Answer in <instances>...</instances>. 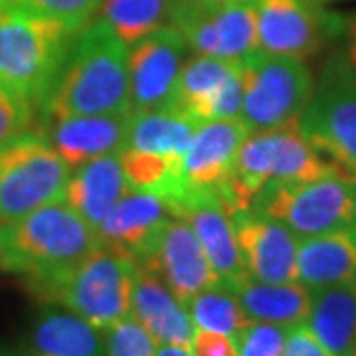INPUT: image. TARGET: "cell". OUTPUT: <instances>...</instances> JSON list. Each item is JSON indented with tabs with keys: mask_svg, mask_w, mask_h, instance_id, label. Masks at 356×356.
<instances>
[{
	"mask_svg": "<svg viewBox=\"0 0 356 356\" xmlns=\"http://www.w3.org/2000/svg\"><path fill=\"white\" fill-rule=\"evenodd\" d=\"M131 113L72 115L44 121L40 135L64 159L70 168L121 153L127 147Z\"/></svg>",
	"mask_w": 356,
	"mask_h": 356,
	"instance_id": "e0dca14e",
	"label": "cell"
},
{
	"mask_svg": "<svg viewBox=\"0 0 356 356\" xmlns=\"http://www.w3.org/2000/svg\"><path fill=\"white\" fill-rule=\"evenodd\" d=\"M127 54V44L102 18L83 26L54 88L40 105L42 121L131 113Z\"/></svg>",
	"mask_w": 356,
	"mask_h": 356,
	"instance_id": "6da1fadb",
	"label": "cell"
},
{
	"mask_svg": "<svg viewBox=\"0 0 356 356\" xmlns=\"http://www.w3.org/2000/svg\"><path fill=\"white\" fill-rule=\"evenodd\" d=\"M16 356H26V355H16Z\"/></svg>",
	"mask_w": 356,
	"mask_h": 356,
	"instance_id": "60d3db41",
	"label": "cell"
},
{
	"mask_svg": "<svg viewBox=\"0 0 356 356\" xmlns=\"http://www.w3.org/2000/svg\"><path fill=\"white\" fill-rule=\"evenodd\" d=\"M317 2H321V4H325V2H332V0H317Z\"/></svg>",
	"mask_w": 356,
	"mask_h": 356,
	"instance_id": "74e56055",
	"label": "cell"
},
{
	"mask_svg": "<svg viewBox=\"0 0 356 356\" xmlns=\"http://www.w3.org/2000/svg\"><path fill=\"white\" fill-rule=\"evenodd\" d=\"M175 0H103L102 20L127 46L165 26Z\"/></svg>",
	"mask_w": 356,
	"mask_h": 356,
	"instance_id": "4316f807",
	"label": "cell"
},
{
	"mask_svg": "<svg viewBox=\"0 0 356 356\" xmlns=\"http://www.w3.org/2000/svg\"><path fill=\"white\" fill-rule=\"evenodd\" d=\"M135 269V261L99 245L36 299L46 305L64 307L95 329L107 331L115 323L131 317Z\"/></svg>",
	"mask_w": 356,
	"mask_h": 356,
	"instance_id": "277c9868",
	"label": "cell"
},
{
	"mask_svg": "<svg viewBox=\"0 0 356 356\" xmlns=\"http://www.w3.org/2000/svg\"><path fill=\"white\" fill-rule=\"evenodd\" d=\"M254 212L280 220L299 240L356 226V182L343 175L267 184L255 198Z\"/></svg>",
	"mask_w": 356,
	"mask_h": 356,
	"instance_id": "8992f818",
	"label": "cell"
},
{
	"mask_svg": "<svg viewBox=\"0 0 356 356\" xmlns=\"http://www.w3.org/2000/svg\"><path fill=\"white\" fill-rule=\"evenodd\" d=\"M353 285H355V289H356V280H355V283H353Z\"/></svg>",
	"mask_w": 356,
	"mask_h": 356,
	"instance_id": "f35d334b",
	"label": "cell"
},
{
	"mask_svg": "<svg viewBox=\"0 0 356 356\" xmlns=\"http://www.w3.org/2000/svg\"><path fill=\"white\" fill-rule=\"evenodd\" d=\"M72 168L40 133H24L0 149V229L62 200Z\"/></svg>",
	"mask_w": 356,
	"mask_h": 356,
	"instance_id": "52a82bcc",
	"label": "cell"
},
{
	"mask_svg": "<svg viewBox=\"0 0 356 356\" xmlns=\"http://www.w3.org/2000/svg\"><path fill=\"white\" fill-rule=\"evenodd\" d=\"M97 248L95 229L70 204L56 200L0 229V269L38 297Z\"/></svg>",
	"mask_w": 356,
	"mask_h": 356,
	"instance_id": "7a4b0ae2",
	"label": "cell"
},
{
	"mask_svg": "<svg viewBox=\"0 0 356 356\" xmlns=\"http://www.w3.org/2000/svg\"><path fill=\"white\" fill-rule=\"evenodd\" d=\"M313 74L303 60L255 51L242 62V121L250 131L299 121L313 93Z\"/></svg>",
	"mask_w": 356,
	"mask_h": 356,
	"instance_id": "ba28073f",
	"label": "cell"
},
{
	"mask_svg": "<svg viewBox=\"0 0 356 356\" xmlns=\"http://www.w3.org/2000/svg\"><path fill=\"white\" fill-rule=\"evenodd\" d=\"M168 20L196 56L242 64L259 51L255 0H175Z\"/></svg>",
	"mask_w": 356,
	"mask_h": 356,
	"instance_id": "9c48e42d",
	"label": "cell"
},
{
	"mask_svg": "<svg viewBox=\"0 0 356 356\" xmlns=\"http://www.w3.org/2000/svg\"><path fill=\"white\" fill-rule=\"evenodd\" d=\"M105 356H156V341L137 318L127 317L105 331Z\"/></svg>",
	"mask_w": 356,
	"mask_h": 356,
	"instance_id": "4dcf8cb0",
	"label": "cell"
},
{
	"mask_svg": "<svg viewBox=\"0 0 356 356\" xmlns=\"http://www.w3.org/2000/svg\"><path fill=\"white\" fill-rule=\"evenodd\" d=\"M344 20L317 0H255L257 50L305 62L343 36Z\"/></svg>",
	"mask_w": 356,
	"mask_h": 356,
	"instance_id": "30bf717a",
	"label": "cell"
},
{
	"mask_svg": "<svg viewBox=\"0 0 356 356\" xmlns=\"http://www.w3.org/2000/svg\"><path fill=\"white\" fill-rule=\"evenodd\" d=\"M170 214L191 224L220 283L234 289L248 277L236 238L234 212L216 191L182 194L170 204Z\"/></svg>",
	"mask_w": 356,
	"mask_h": 356,
	"instance_id": "5bb4252c",
	"label": "cell"
},
{
	"mask_svg": "<svg viewBox=\"0 0 356 356\" xmlns=\"http://www.w3.org/2000/svg\"><path fill=\"white\" fill-rule=\"evenodd\" d=\"M242 97V64L196 56L182 65L168 107L206 123L240 117Z\"/></svg>",
	"mask_w": 356,
	"mask_h": 356,
	"instance_id": "7c38bea8",
	"label": "cell"
},
{
	"mask_svg": "<svg viewBox=\"0 0 356 356\" xmlns=\"http://www.w3.org/2000/svg\"><path fill=\"white\" fill-rule=\"evenodd\" d=\"M192 356H238L234 341L220 334V332H210L196 329L192 337Z\"/></svg>",
	"mask_w": 356,
	"mask_h": 356,
	"instance_id": "836d02e7",
	"label": "cell"
},
{
	"mask_svg": "<svg viewBox=\"0 0 356 356\" xmlns=\"http://www.w3.org/2000/svg\"><path fill=\"white\" fill-rule=\"evenodd\" d=\"M355 182H356V180H355Z\"/></svg>",
	"mask_w": 356,
	"mask_h": 356,
	"instance_id": "b9f144b4",
	"label": "cell"
},
{
	"mask_svg": "<svg viewBox=\"0 0 356 356\" xmlns=\"http://www.w3.org/2000/svg\"><path fill=\"white\" fill-rule=\"evenodd\" d=\"M283 356H334L331 355L307 325H297L287 332Z\"/></svg>",
	"mask_w": 356,
	"mask_h": 356,
	"instance_id": "d6a6232c",
	"label": "cell"
},
{
	"mask_svg": "<svg viewBox=\"0 0 356 356\" xmlns=\"http://www.w3.org/2000/svg\"><path fill=\"white\" fill-rule=\"evenodd\" d=\"M26 356H105V337L67 309L48 307L26 337Z\"/></svg>",
	"mask_w": 356,
	"mask_h": 356,
	"instance_id": "7402d4cb",
	"label": "cell"
},
{
	"mask_svg": "<svg viewBox=\"0 0 356 356\" xmlns=\"http://www.w3.org/2000/svg\"><path fill=\"white\" fill-rule=\"evenodd\" d=\"M240 305L252 321H264L293 329L305 325L311 311L313 293L299 281L287 283H266V281L245 280L234 287Z\"/></svg>",
	"mask_w": 356,
	"mask_h": 356,
	"instance_id": "603a6c76",
	"label": "cell"
},
{
	"mask_svg": "<svg viewBox=\"0 0 356 356\" xmlns=\"http://www.w3.org/2000/svg\"><path fill=\"white\" fill-rule=\"evenodd\" d=\"M287 332L289 329L281 325L250 318V323L236 332L232 341L238 356H283Z\"/></svg>",
	"mask_w": 356,
	"mask_h": 356,
	"instance_id": "f546056e",
	"label": "cell"
},
{
	"mask_svg": "<svg viewBox=\"0 0 356 356\" xmlns=\"http://www.w3.org/2000/svg\"><path fill=\"white\" fill-rule=\"evenodd\" d=\"M65 182L62 200L70 204L93 229L115 208L123 196L133 191L125 170L119 161V153L105 154L72 168Z\"/></svg>",
	"mask_w": 356,
	"mask_h": 356,
	"instance_id": "ffe728a7",
	"label": "cell"
},
{
	"mask_svg": "<svg viewBox=\"0 0 356 356\" xmlns=\"http://www.w3.org/2000/svg\"><path fill=\"white\" fill-rule=\"evenodd\" d=\"M356 280V226L299 242L297 281L307 289L353 285Z\"/></svg>",
	"mask_w": 356,
	"mask_h": 356,
	"instance_id": "44dd1931",
	"label": "cell"
},
{
	"mask_svg": "<svg viewBox=\"0 0 356 356\" xmlns=\"http://www.w3.org/2000/svg\"><path fill=\"white\" fill-rule=\"evenodd\" d=\"M248 135L250 127L243 123L242 117L200 123L186 153L182 154L180 194L175 200L186 192L220 191Z\"/></svg>",
	"mask_w": 356,
	"mask_h": 356,
	"instance_id": "9a60e30c",
	"label": "cell"
},
{
	"mask_svg": "<svg viewBox=\"0 0 356 356\" xmlns=\"http://www.w3.org/2000/svg\"><path fill=\"white\" fill-rule=\"evenodd\" d=\"M198 125V121L172 107L131 111L127 147L149 153L182 156Z\"/></svg>",
	"mask_w": 356,
	"mask_h": 356,
	"instance_id": "d4e9b609",
	"label": "cell"
},
{
	"mask_svg": "<svg viewBox=\"0 0 356 356\" xmlns=\"http://www.w3.org/2000/svg\"><path fill=\"white\" fill-rule=\"evenodd\" d=\"M184 307L196 329L220 332L229 339L250 323V317L240 305L236 291L224 283H216L196 293Z\"/></svg>",
	"mask_w": 356,
	"mask_h": 356,
	"instance_id": "83f0119b",
	"label": "cell"
},
{
	"mask_svg": "<svg viewBox=\"0 0 356 356\" xmlns=\"http://www.w3.org/2000/svg\"><path fill=\"white\" fill-rule=\"evenodd\" d=\"M133 191L156 192L170 204L180 194V161L177 154H161L125 147L119 153Z\"/></svg>",
	"mask_w": 356,
	"mask_h": 356,
	"instance_id": "484cf974",
	"label": "cell"
},
{
	"mask_svg": "<svg viewBox=\"0 0 356 356\" xmlns=\"http://www.w3.org/2000/svg\"><path fill=\"white\" fill-rule=\"evenodd\" d=\"M156 356H192V350L177 344H159Z\"/></svg>",
	"mask_w": 356,
	"mask_h": 356,
	"instance_id": "d590c367",
	"label": "cell"
},
{
	"mask_svg": "<svg viewBox=\"0 0 356 356\" xmlns=\"http://www.w3.org/2000/svg\"><path fill=\"white\" fill-rule=\"evenodd\" d=\"M299 129L343 177L356 180V72L344 54L321 67Z\"/></svg>",
	"mask_w": 356,
	"mask_h": 356,
	"instance_id": "5b68a950",
	"label": "cell"
},
{
	"mask_svg": "<svg viewBox=\"0 0 356 356\" xmlns=\"http://www.w3.org/2000/svg\"><path fill=\"white\" fill-rule=\"evenodd\" d=\"M76 34L64 24L8 4L0 10V89L36 109L48 97Z\"/></svg>",
	"mask_w": 356,
	"mask_h": 356,
	"instance_id": "3957f363",
	"label": "cell"
},
{
	"mask_svg": "<svg viewBox=\"0 0 356 356\" xmlns=\"http://www.w3.org/2000/svg\"><path fill=\"white\" fill-rule=\"evenodd\" d=\"M137 266L153 271L182 305L220 283L191 224L177 216L161 226Z\"/></svg>",
	"mask_w": 356,
	"mask_h": 356,
	"instance_id": "8fae6325",
	"label": "cell"
},
{
	"mask_svg": "<svg viewBox=\"0 0 356 356\" xmlns=\"http://www.w3.org/2000/svg\"><path fill=\"white\" fill-rule=\"evenodd\" d=\"M311 293L307 327L331 355L350 356L356 353L355 285H339Z\"/></svg>",
	"mask_w": 356,
	"mask_h": 356,
	"instance_id": "cb8c5ba5",
	"label": "cell"
},
{
	"mask_svg": "<svg viewBox=\"0 0 356 356\" xmlns=\"http://www.w3.org/2000/svg\"><path fill=\"white\" fill-rule=\"evenodd\" d=\"M10 4V0H0V10L4 8V6H8Z\"/></svg>",
	"mask_w": 356,
	"mask_h": 356,
	"instance_id": "8d00e7d4",
	"label": "cell"
},
{
	"mask_svg": "<svg viewBox=\"0 0 356 356\" xmlns=\"http://www.w3.org/2000/svg\"><path fill=\"white\" fill-rule=\"evenodd\" d=\"M36 111L30 102L0 89V149L30 131Z\"/></svg>",
	"mask_w": 356,
	"mask_h": 356,
	"instance_id": "1f68e13d",
	"label": "cell"
},
{
	"mask_svg": "<svg viewBox=\"0 0 356 356\" xmlns=\"http://www.w3.org/2000/svg\"><path fill=\"white\" fill-rule=\"evenodd\" d=\"M170 216L168 202L161 194L131 191L97 226V242L105 250L137 264Z\"/></svg>",
	"mask_w": 356,
	"mask_h": 356,
	"instance_id": "ac0fdd59",
	"label": "cell"
},
{
	"mask_svg": "<svg viewBox=\"0 0 356 356\" xmlns=\"http://www.w3.org/2000/svg\"><path fill=\"white\" fill-rule=\"evenodd\" d=\"M236 238L248 277L266 283L297 281L299 238L280 220L254 210L234 212Z\"/></svg>",
	"mask_w": 356,
	"mask_h": 356,
	"instance_id": "2e32d148",
	"label": "cell"
},
{
	"mask_svg": "<svg viewBox=\"0 0 356 356\" xmlns=\"http://www.w3.org/2000/svg\"><path fill=\"white\" fill-rule=\"evenodd\" d=\"M350 356H356V353H353V355H350Z\"/></svg>",
	"mask_w": 356,
	"mask_h": 356,
	"instance_id": "ab89813d",
	"label": "cell"
},
{
	"mask_svg": "<svg viewBox=\"0 0 356 356\" xmlns=\"http://www.w3.org/2000/svg\"><path fill=\"white\" fill-rule=\"evenodd\" d=\"M344 58L348 60V64L353 65V70L356 72V16L344 20Z\"/></svg>",
	"mask_w": 356,
	"mask_h": 356,
	"instance_id": "e575fe53",
	"label": "cell"
},
{
	"mask_svg": "<svg viewBox=\"0 0 356 356\" xmlns=\"http://www.w3.org/2000/svg\"><path fill=\"white\" fill-rule=\"evenodd\" d=\"M10 4L51 18L77 34L102 8L103 0H10Z\"/></svg>",
	"mask_w": 356,
	"mask_h": 356,
	"instance_id": "f1b7e54d",
	"label": "cell"
},
{
	"mask_svg": "<svg viewBox=\"0 0 356 356\" xmlns=\"http://www.w3.org/2000/svg\"><path fill=\"white\" fill-rule=\"evenodd\" d=\"M129 48L131 111L168 107L188 50L184 38L177 28L161 26Z\"/></svg>",
	"mask_w": 356,
	"mask_h": 356,
	"instance_id": "4fadbf2b",
	"label": "cell"
},
{
	"mask_svg": "<svg viewBox=\"0 0 356 356\" xmlns=\"http://www.w3.org/2000/svg\"><path fill=\"white\" fill-rule=\"evenodd\" d=\"M131 317L137 318L156 344H177L191 348L196 327L186 307L153 271L137 266L133 293H131Z\"/></svg>",
	"mask_w": 356,
	"mask_h": 356,
	"instance_id": "d6986e66",
	"label": "cell"
}]
</instances>
